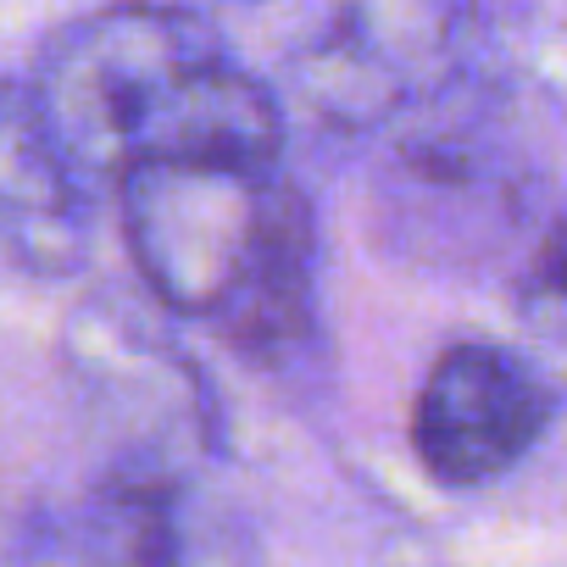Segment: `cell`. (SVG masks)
I'll return each instance as SVG.
<instances>
[{
	"instance_id": "cell-5",
	"label": "cell",
	"mask_w": 567,
	"mask_h": 567,
	"mask_svg": "<svg viewBox=\"0 0 567 567\" xmlns=\"http://www.w3.org/2000/svg\"><path fill=\"white\" fill-rule=\"evenodd\" d=\"M90 184L56 151L29 84H0V261L56 278L90 239Z\"/></svg>"
},
{
	"instance_id": "cell-2",
	"label": "cell",
	"mask_w": 567,
	"mask_h": 567,
	"mask_svg": "<svg viewBox=\"0 0 567 567\" xmlns=\"http://www.w3.org/2000/svg\"><path fill=\"white\" fill-rule=\"evenodd\" d=\"M123 239L151 296L223 329L245 357L290 351L312 323V212L278 167L145 162L117 178Z\"/></svg>"
},
{
	"instance_id": "cell-6",
	"label": "cell",
	"mask_w": 567,
	"mask_h": 567,
	"mask_svg": "<svg viewBox=\"0 0 567 567\" xmlns=\"http://www.w3.org/2000/svg\"><path fill=\"white\" fill-rule=\"evenodd\" d=\"M534 296H539V301H556V307L567 312V223L550 234V245H545V256H539Z\"/></svg>"
},
{
	"instance_id": "cell-3",
	"label": "cell",
	"mask_w": 567,
	"mask_h": 567,
	"mask_svg": "<svg viewBox=\"0 0 567 567\" xmlns=\"http://www.w3.org/2000/svg\"><path fill=\"white\" fill-rule=\"evenodd\" d=\"M556 390L512 351L451 346L412 406V451L440 484H489L512 473L545 434Z\"/></svg>"
},
{
	"instance_id": "cell-4",
	"label": "cell",
	"mask_w": 567,
	"mask_h": 567,
	"mask_svg": "<svg viewBox=\"0 0 567 567\" xmlns=\"http://www.w3.org/2000/svg\"><path fill=\"white\" fill-rule=\"evenodd\" d=\"M456 56L451 0H351L307 56V90L329 117L368 123L434 90Z\"/></svg>"
},
{
	"instance_id": "cell-1",
	"label": "cell",
	"mask_w": 567,
	"mask_h": 567,
	"mask_svg": "<svg viewBox=\"0 0 567 567\" xmlns=\"http://www.w3.org/2000/svg\"><path fill=\"white\" fill-rule=\"evenodd\" d=\"M29 95L84 184H117L145 162L278 167L284 151L272 90L184 7L123 0L56 29Z\"/></svg>"
}]
</instances>
